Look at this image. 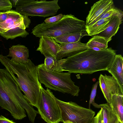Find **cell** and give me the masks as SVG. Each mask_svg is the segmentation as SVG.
Returning a JSON list of instances; mask_svg holds the SVG:
<instances>
[{
	"label": "cell",
	"instance_id": "17",
	"mask_svg": "<svg viewBox=\"0 0 123 123\" xmlns=\"http://www.w3.org/2000/svg\"><path fill=\"white\" fill-rule=\"evenodd\" d=\"M123 95H112L110 105L121 123H123Z\"/></svg>",
	"mask_w": 123,
	"mask_h": 123
},
{
	"label": "cell",
	"instance_id": "13",
	"mask_svg": "<svg viewBox=\"0 0 123 123\" xmlns=\"http://www.w3.org/2000/svg\"><path fill=\"white\" fill-rule=\"evenodd\" d=\"M112 0H100L94 4L86 17V26L89 25L106 10L114 6Z\"/></svg>",
	"mask_w": 123,
	"mask_h": 123
},
{
	"label": "cell",
	"instance_id": "32",
	"mask_svg": "<svg viewBox=\"0 0 123 123\" xmlns=\"http://www.w3.org/2000/svg\"></svg>",
	"mask_w": 123,
	"mask_h": 123
},
{
	"label": "cell",
	"instance_id": "5",
	"mask_svg": "<svg viewBox=\"0 0 123 123\" xmlns=\"http://www.w3.org/2000/svg\"><path fill=\"white\" fill-rule=\"evenodd\" d=\"M37 66L39 81L45 87L74 96H78L79 87L72 80L71 73L50 71L46 68L44 63Z\"/></svg>",
	"mask_w": 123,
	"mask_h": 123
},
{
	"label": "cell",
	"instance_id": "15",
	"mask_svg": "<svg viewBox=\"0 0 123 123\" xmlns=\"http://www.w3.org/2000/svg\"><path fill=\"white\" fill-rule=\"evenodd\" d=\"M123 57L120 54H116L107 71L117 80L123 91Z\"/></svg>",
	"mask_w": 123,
	"mask_h": 123
},
{
	"label": "cell",
	"instance_id": "3",
	"mask_svg": "<svg viewBox=\"0 0 123 123\" xmlns=\"http://www.w3.org/2000/svg\"><path fill=\"white\" fill-rule=\"evenodd\" d=\"M0 62L23 92L28 103L37 108L41 85L38 79L37 66L29 59L25 63H18L2 54H0Z\"/></svg>",
	"mask_w": 123,
	"mask_h": 123
},
{
	"label": "cell",
	"instance_id": "20",
	"mask_svg": "<svg viewBox=\"0 0 123 123\" xmlns=\"http://www.w3.org/2000/svg\"><path fill=\"white\" fill-rule=\"evenodd\" d=\"M111 17L100 19L93 24L86 26L88 36H92L104 30L107 27Z\"/></svg>",
	"mask_w": 123,
	"mask_h": 123
},
{
	"label": "cell",
	"instance_id": "10",
	"mask_svg": "<svg viewBox=\"0 0 123 123\" xmlns=\"http://www.w3.org/2000/svg\"><path fill=\"white\" fill-rule=\"evenodd\" d=\"M99 82L104 96L109 105L111 104L112 95H123V91L117 80L113 76L101 74Z\"/></svg>",
	"mask_w": 123,
	"mask_h": 123
},
{
	"label": "cell",
	"instance_id": "14",
	"mask_svg": "<svg viewBox=\"0 0 123 123\" xmlns=\"http://www.w3.org/2000/svg\"><path fill=\"white\" fill-rule=\"evenodd\" d=\"M9 52L7 56L12 57L11 60L16 63H25L28 60V49L25 46L18 44L13 45L9 49Z\"/></svg>",
	"mask_w": 123,
	"mask_h": 123
},
{
	"label": "cell",
	"instance_id": "1",
	"mask_svg": "<svg viewBox=\"0 0 123 123\" xmlns=\"http://www.w3.org/2000/svg\"><path fill=\"white\" fill-rule=\"evenodd\" d=\"M111 48L96 51L88 49L66 58L58 60L63 71L71 73L92 74L99 71H107L116 54Z\"/></svg>",
	"mask_w": 123,
	"mask_h": 123
},
{
	"label": "cell",
	"instance_id": "23",
	"mask_svg": "<svg viewBox=\"0 0 123 123\" xmlns=\"http://www.w3.org/2000/svg\"><path fill=\"white\" fill-rule=\"evenodd\" d=\"M44 64L46 68L50 71L58 72L64 71L59 64L58 60L52 57H45Z\"/></svg>",
	"mask_w": 123,
	"mask_h": 123
},
{
	"label": "cell",
	"instance_id": "30",
	"mask_svg": "<svg viewBox=\"0 0 123 123\" xmlns=\"http://www.w3.org/2000/svg\"><path fill=\"white\" fill-rule=\"evenodd\" d=\"M92 104L96 108L101 109V107L99 105L95 103V102Z\"/></svg>",
	"mask_w": 123,
	"mask_h": 123
},
{
	"label": "cell",
	"instance_id": "8",
	"mask_svg": "<svg viewBox=\"0 0 123 123\" xmlns=\"http://www.w3.org/2000/svg\"><path fill=\"white\" fill-rule=\"evenodd\" d=\"M37 108L42 118L47 123H58L61 121L60 109L56 98L48 88L45 89L42 85Z\"/></svg>",
	"mask_w": 123,
	"mask_h": 123
},
{
	"label": "cell",
	"instance_id": "4",
	"mask_svg": "<svg viewBox=\"0 0 123 123\" xmlns=\"http://www.w3.org/2000/svg\"><path fill=\"white\" fill-rule=\"evenodd\" d=\"M86 24L74 15H64L63 18L54 23L43 22L37 25L31 33L36 37H47L53 38L61 36L80 32L86 30Z\"/></svg>",
	"mask_w": 123,
	"mask_h": 123
},
{
	"label": "cell",
	"instance_id": "26",
	"mask_svg": "<svg viewBox=\"0 0 123 123\" xmlns=\"http://www.w3.org/2000/svg\"><path fill=\"white\" fill-rule=\"evenodd\" d=\"M64 15L60 13L57 15L46 18L44 20L46 24H50L56 22L60 20L63 17Z\"/></svg>",
	"mask_w": 123,
	"mask_h": 123
},
{
	"label": "cell",
	"instance_id": "31",
	"mask_svg": "<svg viewBox=\"0 0 123 123\" xmlns=\"http://www.w3.org/2000/svg\"><path fill=\"white\" fill-rule=\"evenodd\" d=\"M64 123H73L72 122L70 121H68L66 122H65Z\"/></svg>",
	"mask_w": 123,
	"mask_h": 123
},
{
	"label": "cell",
	"instance_id": "7",
	"mask_svg": "<svg viewBox=\"0 0 123 123\" xmlns=\"http://www.w3.org/2000/svg\"><path fill=\"white\" fill-rule=\"evenodd\" d=\"M56 102L61 113V121L73 123H93L95 112L72 101L65 102L57 98Z\"/></svg>",
	"mask_w": 123,
	"mask_h": 123
},
{
	"label": "cell",
	"instance_id": "28",
	"mask_svg": "<svg viewBox=\"0 0 123 123\" xmlns=\"http://www.w3.org/2000/svg\"><path fill=\"white\" fill-rule=\"evenodd\" d=\"M9 10L0 11V23L5 21L7 18Z\"/></svg>",
	"mask_w": 123,
	"mask_h": 123
},
{
	"label": "cell",
	"instance_id": "22",
	"mask_svg": "<svg viewBox=\"0 0 123 123\" xmlns=\"http://www.w3.org/2000/svg\"><path fill=\"white\" fill-rule=\"evenodd\" d=\"M123 12L121 10L115 7L114 6L104 11L88 26L93 24L97 21L101 19L111 17L115 16L123 17Z\"/></svg>",
	"mask_w": 123,
	"mask_h": 123
},
{
	"label": "cell",
	"instance_id": "27",
	"mask_svg": "<svg viewBox=\"0 0 123 123\" xmlns=\"http://www.w3.org/2000/svg\"><path fill=\"white\" fill-rule=\"evenodd\" d=\"M93 123H104L101 109L94 117Z\"/></svg>",
	"mask_w": 123,
	"mask_h": 123
},
{
	"label": "cell",
	"instance_id": "21",
	"mask_svg": "<svg viewBox=\"0 0 123 123\" xmlns=\"http://www.w3.org/2000/svg\"><path fill=\"white\" fill-rule=\"evenodd\" d=\"M92 37L86 43L88 49L99 51L104 50L107 48L108 42L104 38L96 35Z\"/></svg>",
	"mask_w": 123,
	"mask_h": 123
},
{
	"label": "cell",
	"instance_id": "12",
	"mask_svg": "<svg viewBox=\"0 0 123 123\" xmlns=\"http://www.w3.org/2000/svg\"><path fill=\"white\" fill-rule=\"evenodd\" d=\"M61 49L57 54L56 59L60 60L65 57H69L88 49L86 43L80 41L76 42L60 44Z\"/></svg>",
	"mask_w": 123,
	"mask_h": 123
},
{
	"label": "cell",
	"instance_id": "18",
	"mask_svg": "<svg viewBox=\"0 0 123 123\" xmlns=\"http://www.w3.org/2000/svg\"><path fill=\"white\" fill-rule=\"evenodd\" d=\"M101 109V113L104 123H120V121L116 114L108 103L99 105Z\"/></svg>",
	"mask_w": 123,
	"mask_h": 123
},
{
	"label": "cell",
	"instance_id": "16",
	"mask_svg": "<svg viewBox=\"0 0 123 123\" xmlns=\"http://www.w3.org/2000/svg\"><path fill=\"white\" fill-rule=\"evenodd\" d=\"M123 17L117 16L111 17L107 27L103 31L94 35L104 38L108 42L117 33L122 23Z\"/></svg>",
	"mask_w": 123,
	"mask_h": 123
},
{
	"label": "cell",
	"instance_id": "24",
	"mask_svg": "<svg viewBox=\"0 0 123 123\" xmlns=\"http://www.w3.org/2000/svg\"><path fill=\"white\" fill-rule=\"evenodd\" d=\"M99 84V81H97L92 85L88 107L89 109H90L91 105L92 103L94 102V99L96 95L97 88Z\"/></svg>",
	"mask_w": 123,
	"mask_h": 123
},
{
	"label": "cell",
	"instance_id": "11",
	"mask_svg": "<svg viewBox=\"0 0 123 123\" xmlns=\"http://www.w3.org/2000/svg\"><path fill=\"white\" fill-rule=\"evenodd\" d=\"M40 38L36 51H40L45 57H50L56 59L57 54L61 49L60 44L51 38L42 37Z\"/></svg>",
	"mask_w": 123,
	"mask_h": 123
},
{
	"label": "cell",
	"instance_id": "9",
	"mask_svg": "<svg viewBox=\"0 0 123 123\" xmlns=\"http://www.w3.org/2000/svg\"><path fill=\"white\" fill-rule=\"evenodd\" d=\"M24 21L23 15L15 10H9L7 18L0 23V35L6 40L18 37H26L29 34Z\"/></svg>",
	"mask_w": 123,
	"mask_h": 123
},
{
	"label": "cell",
	"instance_id": "6",
	"mask_svg": "<svg viewBox=\"0 0 123 123\" xmlns=\"http://www.w3.org/2000/svg\"><path fill=\"white\" fill-rule=\"evenodd\" d=\"M58 0H11L12 6L22 15L44 18L56 15L60 9Z\"/></svg>",
	"mask_w": 123,
	"mask_h": 123
},
{
	"label": "cell",
	"instance_id": "25",
	"mask_svg": "<svg viewBox=\"0 0 123 123\" xmlns=\"http://www.w3.org/2000/svg\"><path fill=\"white\" fill-rule=\"evenodd\" d=\"M12 7L9 0H0V11L11 10Z\"/></svg>",
	"mask_w": 123,
	"mask_h": 123
},
{
	"label": "cell",
	"instance_id": "29",
	"mask_svg": "<svg viewBox=\"0 0 123 123\" xmlns=\"http://www.w3.org/2000/svg\"><path fill=\"white\" fill-rule=\"evenodd\" d=\"M0 123H16L12 120H10L4 116H0Z\"/></svg>",
	"mask_w": 123,
	"mask_h": 123
},
{
	"label": "cell",
	"instance_id": "19",
	"mask_svg": "<svg viewBox=\"0 0 123 123\" xmlns=\"http://www.w3.org/2000/svg\"><path fill=\"white\" fill-rule=\"evenodd\" d=\"M86 31L62 35L54 38L58 43H72L80 41L83 37L87 36Z\"/></svg>",
	"mask_w": 123,
	"mask_h": 123
},
{
	"label": "cell",
	"instance_id": "2",
	"mask_svg": "<svg viewBox=\"0 0 123 123\" xmlns=\"http://www.w3.org/2000/svg\"><path fill=\"white\" fill-rule=\"evenodd\" d=\"M0 106L7 110L16 120L26 117L34 121L38 111L34 110L25 98L18 86L5 68H0Z\"/></svg>",
	"mask_w": 123,
	"mask_h": 123
}]
</instances>
